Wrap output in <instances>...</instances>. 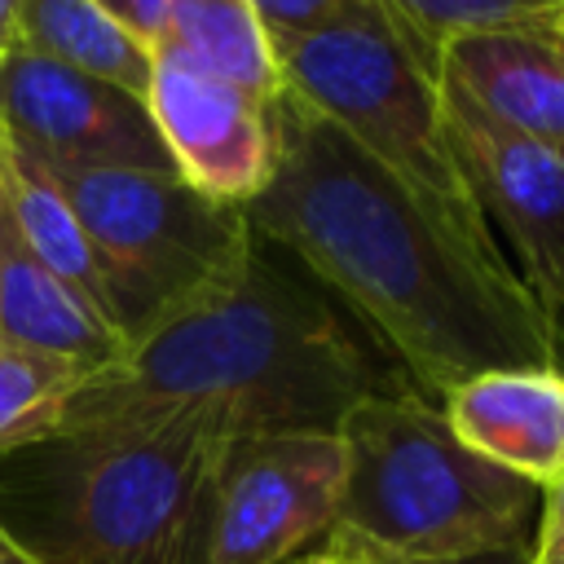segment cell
Instances as JSON below:
<instances>
[{
  "label": "cell",
  "instance_id": "1",
  "mask_svg": "<svg viewBox=\"0 0 564 564\" xmlns=\"http://www.w3.org/2000/svg\"><path fill=\"white\" fill-rule=\"evenodd\" d=\"M269 115L278 154L242 207L251 234L295 256L419 397L441 401L485 370L555 366V330L502 251L463 238L291 93L278 88Z\"/></svg>",
  "mask_w": 564,
  "mask_h": 564
},
{
  "label": "cell",
  "instance_id": "11",
  "mask_svg": "<svg viewBox=\"0 0 564 564\" xmlns=\"http://www.w3.org/2000/svg\"><path fill=\"white\" fill-rule=\"evenodd\" d=\"M436 79L489 123L564 159V40L542 22L445 40L436 48Z\"/></svg>",
  "mask_w": 564,
  "mask_h": 564
},
{
  "label": "cell",
  "instance_id": "16",
  "mask_svg": "<svg viewBox=\"0 0 564 564\" xmlns=\"http://www.w3.org/2000/svg\"><path fill=\"white\" fill-rule=\"evenodd\" d=\"M154 53H176L264 101L278 97L273 48L247 0H176L167 35Z\"/></svg>",
  "mask_w": 564,
  "mask_h": 564
},
{
  "label": "cell",
  "instance_id": "7",
  "mask_svg": "<svg viewBox=\"0 0 564 564\" xmlns=\"http://www.w3.org/2000/svg\"><path fill=\"white\" fill-rule=\"evenodd\" d=\"M335 432H247L216 454L189 564H286L322 546L339 502Z\"/></svg>",
  "mask_w": 564,
  "mask_h": 564
},
{
  "label": "cell",
  "instance_id": "23",
  "mask_svg": "<svg viewBox=\"0 0 564 564\" xmlns=\"http://www.w3.org/2000/svg\"><path fill=\"white\" fill-rule=\"evenodd\" d=\"M18 4H22V0H0V53L13 44V18H18Z\"/></svg>",
  "mask_w": 564,
  "mask_h": 564
},
{
  "label": "cell",
  "instance_id": "3",
  "mask_svg": "<svg viewBox=\"0 0 564 564\" xmlns=\"http://www.w3.org/2000/svg\"><path fill=\"white\" fill-rule=\"evenodd\" d=\"M344 449L322 551L339 564L524 560L542 489L467 449L436 401L370 397L335 427Z\"/></svg>",
  "mask_w": 564,
  "mask_h": 564
},
{
  "label": "cell",
  "instance_id": "4",
  "mask_svg": "<svg viewBox=\"0 0 564 564\" xmlns=\"http://www.w3.org/2000/svg\"><path fill=\"white\" fill-rule=\"evenodd\" d=\"M273 66L282 93L401 176L463 238L502 251L458 172L436 57H427L375 0H357L335 22L273 44Z\"/></svg>",
  "mask_w": 564,
  "mask_h": 564
},
{
  "label": "cell",
  "instance_id": "26",
  "mask_svg": "<svg viewBox=\"0 0 564 564\" xmlns=\"http://www.w3.org/2000/svg\"><path fill=\"white\" fill-rule=\"evenodd\" d=\"M286 564H339V560L326 555L322 546H313V551H304V555H295V560H286Z\"/></svg>",
  "mask_w": 564,
  "mask_h": 564
},
{
  "label": "cell",
  "instance_id": "24",
  "mask_svg": "<svg viewBox=\"0 0 564 564\" xmlns=\"http://www.w3.org/2000/svg\"><path fill=\"white\" fill-rule=\"evenodd\" d=\"M18 242H13V225H9V207H4V189H0V260L13 251Z\"/></svg>",
  "mask_w": 564,
  "mask_h": 564
},
{
  "label": "cell",
  "instance_id": "12",
  "mask_svg": "<svg viewBox=\"0 0 564 564\" xmlns=\"http://www.w3.org/2000/svg\"><path fill=\"white\" fill-rule=\"evenodd\" d=\"M449 432L494 467L546 489L564 471V370L511 366L454 383L441 401Z\"/></svg>",
  "mask_w": 564,
  "mask_h": 564
},
{
  "label": "cell",
  "instance_id": "8",
  "mask_svg": "<svg viewBox=\"0 0 564 564\" xmlns=\"http://www.w3.org/2000/svg\"><path fill=\"white\" fill-rule=\"evenodd\" d=\"M0 145L66 172H176L141 97L22 44L0 53Z\"/></svg>",
  "mask_w": 564,
  "mask_h": 564
},
{
  "label": "cell",
  "instance_id": "19",
  "mask_svg": "<svg viewBox=\"0 0 564 564\" xmlns=\"http://www.w3.org/2000/svg\"><path fill=\"white\" fill-rule=\"evenodd\" d=\"M269 48L291 40V35H304V31H317L326 22H335L339 13H348L357 0H247Z\"/></svg>",
  "mask_w": 564,
  "mask_h": 564
},
{
  "label": "cell",
  "instance_id": "28",
  "mask_svg": "<svg viewBox=\"0 0 564 564\" xmlns=\"http://www.w3.org/2000/svg\"><path fill=\"white\" fill-rule=\"evenodd\" d=\"M476 564H485V560H476Z\"/></svg>",
  "mask_w": 564,
  "mask_h": 564
},
{
  "label": "cell",
  "instance_id": "27",
  "mask_svg": "<svg viewBox=\"0 0 564 564\" xmlns=\"http://www.w3.org/2000/svg\"><path fill=\"white\" fill-rule=\"evenodd\" d=\"M555 366H560V370H564V330H560V335H555Z\"/></svg>",
  "mask_w": 564,
  "mask_h": 564
},
{
  "label": "cell",
  "instance_id": "13",
  "mask_svg": "<svg viewBox=\"0 0 564 564\" xmlns=\"http://www.w3.org/2000/svg\"><path fill=\"white\" fill-rule=\"evenodd\" d=\"M0 339L62 357L84 375L115 366L128 339L62 278L35 264L22 247L0 260Z\"/></svg>",
  "mask_w": 564,
  "mask_h": 564
},
{
  "label": "cell",
  "instance_id": "20",
  "mask_svg": "<svg viewBox=\"0 0 564 564\" xmlns=\"http://www.w3.org/2000/svg\"><path fill=\"white\" fill-rule=\"evenodd\" d=\"M128 40H137L145 53H154L167 35V22H172V9L176 0H93Z\"/></svg>",
  "mask_w": 564,
  "mask_h": 564
},
{
  "label": "cell",
  "instance_id": "5",
  "mask_svg": "<svg viewBox=\"0 0 564 564\" xmlns=\"http://www.w3.org/2000/svg\"><path fill=\"white\" fill-rule=\"evenodd\" d=\"M229 436L207 419L48 441L53 524L35 546L48 564H189L198 507Z\"/></svg>",
  "mask_w": 564,
  "mask_h": 564
},
{
  "label": "cell",
  "instance_id": "15",
  "mask_svg": "<svg viewBox=\"0 0 564 564\" xmlns=\"http://www.w3.org/2000/svg\"><path fill=\"white\" fill-rule=\"evenodd\" d=\"M13 44L93 79L119 84L145 101L150 53L128 40L93 0H22L13 18Z\"/></svg>",
  "mask_w": 564,
  "mask_h": 564
},
{
  "label": "cell",
  "instance_id": "21",
  "mask_svg": "<svg viewBox=\"0 0 564 564\" xmlns=\"http://www.w3.org/2000/svg\"><path fill=\"white\" fill-rule=\"evenodd\" d=\"M524 564H564V471L542 489L538 502V529Z\"/></svg>",
  "mask_w": 564,
  "mask_h": 564
},
{
  "label": "cell",
  "instance_id": "25",
  "mask_svg": "<svg viewBox=\"0 0 564 564\" xmlns=\"http://www.w3.org/2000/svg\"><path fill=\"white\" fill-rule=\"evenodd\" d=\"M542 26H546L551 35H560V40H564V0H560V4H555V9L542 18Z\"/></svg>",
  "mask_w": 564,
  "mask_h": 564
},
{
  "label": "cell",
  "instance_id": "18",
  "mask_svg": "<svg viewBox=\"0 0 564 564\" xmlns=\"http://www.w3.org/2000/svg\"><path fill=\"white\" fill-rule=\"evenodd\" d=\"M427 57L454 35L542 22L560 0H375Z\"/></svg>",
  "mask_w": 564,
  "mask_h": 564
},
{
  "label": "cell",
  "instance_id": "9",
  "mask_svg": "<svg viewBox=\"0 0 564 564\" xmlns=\"http://www.w3.org/2000/svg\"><path fill=\"white\" fill-rule=\"evenodd\" d=\"M445 128L458 172L494 229L511 247V269L551 330H564V159L529 137H516L463 97L445 93ZM498 242V247H502Z\"/></svg>",
  "mask_w": 564,
  "mask_h": 564
},
{
  "label": "cell",
  "instance_id": "17",
  "mask_svg": "<svg viewBox=\"0 0 564 564\" xmlns=\"http://www.w3.org/2000/svg\"><path fill=\"white\" fill-rule=\"evenodd\" d=\"M84 379L88 375L62 357L0 339V454L48 445Z\"/></svg>",
  "mask_w": 564,
  "mask_h": 564
},
{
  "label": "cell",
  "instance_id": "2",
  "mask_svg": "<svg viewBox=\"0 0 564 564\" xmlns=\"http://www.w3.org/2000/svg\"><path fill=\"white\" fill-rule=\"evenodd\" d=\"M414 392L383 348L282 247L251 251L88 375L57 436L207 419L225 436L335 432L370 397ZM53 436V441H57Z\"/></svg>",
  "mask_w": 564,
  "mask_h": 564
},
{
  "label": "cell",
  "instance_id": "22",
  "mask_svg": "<svg viewBox=\"0 0 564 564\" xmlns=\"http://www.w3.org/2000/svg\"><path fill=\"white\" fill-rule=\"evenodd\" d=\"M0 564H48L26 538H18L4 520H0Z\"/></svg>",
  "mask_w": 564,
  "mask_h": 564
},
{
  "label": "cell",
  "instance_id": "6",
  "mask_svg": "<svg viewBox=\"0 0 564 564\" xmlns=\"http://www.w3.org/2000/svg\"><path fill=\"white\" fill-rule=\"evenodd\" d=\"M44 172L88 238L110 322L128 344L225 278L256 242L242 207L198 194L176 172Z\"/></svg>",
  "mask_w": 564,
  "mask_h": 564
},
{
  "label": "cell",
  "instance_id": "14",
  "mask_svg": "<svg viewBox=\"0 0 564 564\" xmlns=\"http://www.w3.org/2000/svg\"><path fill=\"white\" fill-rule=\"evenodd\" d=\"M0 189H4V207H9V225H13V242L35 260L44 264L53 278H62L66 286H75L106 322H110V308H106V291H101V273H97V260L88 251V238L70 212V203L62 198V189L53 185V176L13 154L9 145H0ZM115 326V322H110ZM119 330V326H115Z\"/></svg>",
  "mask_w": 564,
  "mask_h": 564
},
{
  "label": "cell",
  "instance_id": "10",
  "mask_svg": "<svg viewBox=\"0 0 564 564\" xmlns=\"http://www.w3.org/2000/svg\"><path fill=\"white\" fill-rule=\"evenodd\" d=\"M145 110L185 185L234 207L264 189L278 154L264 97L176 53H150Z\"/></svg>",
  "mask_w": 564,
  "mask_h": 564
}]
</instances>
